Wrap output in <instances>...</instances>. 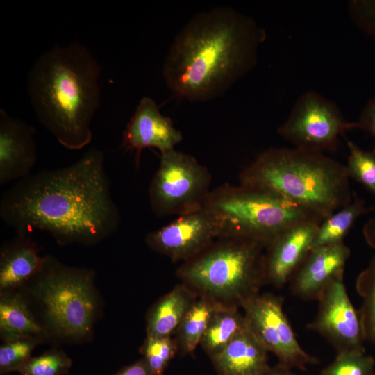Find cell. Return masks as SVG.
Listing matches in <instances>:
<instances>
[{
	"instance_id": "obj_1",
	"label": "cell",
	"mask_w": 375,
	"mask_h": 375,
	"mask_svg": "<svg viewBox=\"0 0 375 375\" xmlns=\"http://www.w3.org/2000/svg\"><path fill=\"white\" fill-rule=\"evenodd\" d=\"M0 217L17 233L45 231L63 245H92L109 237L121 215L111 195L104 153L92 148L70 165L16 181L2 193Z\"/></svg>"
},
{
	"instance_id": "obj_2",
	"label": "cell",
	"mask_w": 375,
	"mask_h": 375,
	"mask_svg": "<svg viewBox=\"0 0 375 375\" xmlns=\"http://www.w3.org/2000/svg\"><path fill=\"white\" fill-rule=\"evenodd\" d=\"M265 31L251 17L229 7L194 15L175 36L162 76L169 91L190 101L224 94L253 68Z\"/></svg>"
},
{
	"instance_id": "obj_3",
	"label": "cell",
	"mask_w": 375,
	"mask_h": 375,
	"mask_svg": "<svg viewBox=\"0 0 375 375\" xmlns=\"http://www.w3.org/2000/svg\"><path fill=\"white\" fill-rule=\"evenodd\" d=\"M99 75L97 60L78 42L42 53L30 70L28 90L35 115L68 149H81L92 140Z\"/></svg>"
},
{
	"instance_id": "obj_4",
	"label": "cell",
	"mask_w": 375,
	"mask_h": 375,
	"mask_svg": "<svg viewBox=\"0 0 375 375\" xmlns=\"http://www.w3.org/2000/svg\"><path fill=\"white\" fill-rule=\"evenodd\" d=\"M345 165L323 153L270 148L239 174L240 184L267 190L323 220L351 201Z\"/></svg>"
},
{
	"instance_id": "obj_5",
	"label": "cell",
	"mask_w": 375,
	"mask_h": 375,
	"mask_svg": "<svg viewBox=\"0 0 375 375\" xmlns=\"http://www.w3.org/2000/svg\"><path fill=\"white\" fill-rule=\"evenodd\" d=\"M266 244L234 238H217L177 270L183 283L222 303L242 305L267 282Z\"/></svg>"
},
{
	"instance_id": "obj_6",
	"label": "cell",
	"mask_w": 375,
	"mask_h": 375,
	"mask_svg": "<svg viewBox=\"0 0 375 375\" xmlns=\"http://www.w3.org/2000/svg\"><path fill=\"white\" fill-rule=\"evenodd\" d=\"M203 208L213 221L217 238H244L265 244L295 224L323 221L278 195L242 184H224L212 190Z\"/></svg>"
},
{
	"instance_id": "obj_7",
	"label": "cell",
	"mask_w": 375,
	"mask_h": 375,
	"mask_svg": "<svg viewBox=\"0 0 375 375\" xmlns=\"http://www.w3.org/2000/svg\"><path fill=\"white\" fill-rule=\"evenodd\" d=\"M37 275L36 292L52 329L65 337L85 336L96 312L92 272L67 267L46 257Z\"/></svg>"
},
{
	"instance_id": "obj_8",
	"label": "cell",
	"mask_w": 375,
	"mask_h": 375,
	"mask_svg": "<svg viewBox=\"0 0 375 375\" xmlns=\"http://www.w3.org/2000/svg\"><path fill=\"white\" fill-rule=\"evenodd\" d=\"M211 178L208 168L190 154L175 149L162 153L148 190L153 212L181 216L202 210Z\"/></svg>"
},
{
	"instance_id": "obj_9",
	"label": "cell",
	"mask_w": 375,
	"mask_h": 375,
	"mask_svg": "<svg viewBox=\"0 0 375 375\" xmlns=\"http://www.w3.org/2000/svg\"><path fill=\"white\" fill-rule=\"evenodd\" d=\"M352 129L354 122L347 121L334 102L310 90L297 99L277 132L294 148L323 153L336 150L340 136Z\"/></svg>"
},
{
	"instance_id": "obj_10",
	"label": "cell",
	"mask_w": 375,
	"mask_h": 375,
	"mask_svg": "<svg viewBox=\"0 0 375 375\" xmlns=\"http://www.w3.org/2000/svg\"><path fill=\"white\" fill-rule=\"evenodd\" d=\"M242 308L248 328L278 358L280 364L304 370L307 365L317 362L298 342L283 311L281 297L258 293Z\"/></svg>"
},
{
	"instance_id": "obj_11",
	"label": "cell",
	"mask_w": 375,
	"mask_h": 375,
	"mask_svg": "<svg viewBox=\"0 0 375 375\" xmlns=\"http://www.w3.org/2000/svg\"><path fill=\"white\" fill-rule=\"evenodd\" d=\"M317 300V316L307 328L324 336L338 353L365 352L366 339L360 313L347 294L344 274L331 281Z\"/></svg>"
},
{
	"instance_id": "obj_12",
	"label": "cell",
	"mask_w": 375,
	"mask_h": 375,
	"mask_svg": "<svg viewBox=\"0 0 375 375\" xmlns=\"http://www.w3.org/2000/svg\"><path fill=\"white\" fill-rule=\"evenodd\" d=\"M217 234L207 211L201 210L178 216L174 221L149 233L147 244L173 261L186 262L206 249Z\"/></svg>"
},
{
	"instance_id": "obj_13",
	"label": "cell",
	"mask_w": 375,
	"mask_h": 375,
	"mask_svg": "<svg viewBox=\"0 0 375 375\" xmlns=\"http://www.w3.org/2000/svg\"><path fill=\"white\" fill-rule=\"evenodd\" d=\"M320 221L292 225L274 236L265 247L267 282L281 288L302 264L311 247Z\"/></svg>"
},
{
	"instance_id": "obj_14",
	"label": "cell",
	"mask_w": 375,
	"mask_h": 375,
	"mask_svg": "<svg viewBox=\"0 0 375 375\" xmlns=\"http://www.w3.org/2000/svg\"><path fill=\"white\" fill-rule=\"evenodd\" d=\"M183 139L172 119L164 116L156 101L144 97L128 121L122 135V147L135 153L138 165L140 154L145 148L153 147L164 153L174 147Z\"/></svg>"
},
{
	"instance_id": "obj_15",
	"label": "cell",
	"mask_w": 375,
	"mask_h": 375,
	"mask_svg": "<svg viewBox=\"0 0 375 375\" xmlns=\"http://www.w3.org/2000/svg\"><path fill=\"white\" fill-rule=\"evenodd\" d=\"M35 129L0 110V185L31 174L37 160Z\"/></svg>"
},
{
	"instance_id": "obj_16",
	"label": "cell",
	"mask_w": 375,
	"mask_h": 375,
	"mask_svg": "<svg viewBox=\"0 0 375 375\" xmlns=\"http://www.w3.org/2000/svg\"><path fill=\"white\" fill-rule=\"evenodd\" d=\"M349 256L350 249L344 242L311 249L290 279L293 294L303 299H318L331 281L344 274Z\"/></svg>"
},
{
	"instance_id": "obj_17",
	"label": "cell",
	"mask_w": 375,
	"mask_h": 375,
	"mask_svg": "<svg viewBox=\"0 0 375 375\" xmlns=\"http://www.w3.org/2000/svg\"><path fill=\"white\" fill-rule=\"evenodd\" d=\"M268 352L246 324L211 360L218 375H263L269 368Z\"/></svg>"
},
{
	"instance_id": "obj_18",
	"label": "cell",
	"mask_w": 375,
	"mask_h": 375,
	"mask_svg": "<svg viewBox=\"0 0 375 375\" xmlns=\"http://www.w3.org/2000/svg\"><path fill=\"white\" fill-rule=\"evenodd\" d=\"M45 258L39 256L36 244L28 233H17L1 251L0 288L17 287L34 276L42 269Z\"/></svg>"
},
{
	"instance_id": "obj_19",
	"label": "cell",
	"mask_w": 375,
	"mask_h": 375,
	"mask_svg": "<svg viewBox=\"0 0 375 375\" xmlns=\"http://www.w3.org/2000/svg\"><path fill=\"white\" fill-rule=\"evenodd\" d=\"M196 299L192 289L185 283L175 286L150 310L147 320V337H171Z\"/></svg>"
},
{
	"instance_id": "obj_20",
	"label": "cell",
	"mask_w": 375,
	"mask_h": 375,
	"mask_svg": "<svg viewBox=\"0 0 375 375\" xmlns=\"http://www.w3.org/2000/svg\"><path fill=\"white\" fill-rule=\"evenodd\" d=\"M237 306L222 303L213 313L200 344L212 358L221 352L246 326Z\"/></svg>"
},
{
	"instance_id": "obj_21",
	"label": "cell",
	"mask_w": 375,
	"mask_h": 375,
	"mask_svg": "<svg viewBox=\"0 0 375 375\" xmlns=\"http://www.w3.org/2000/svg\"><path fill=\"white\" fill-rule=\"evenodd\" d=\"M0 332L6 341L35 338L42 328L17 294H3L0 300Z\"/></svg>"
},
{
	"instance_id": "obj_22",
	"label": "cell",
	"mask_w": 375,
	"mask_h": 375,
	"mask_svg": "<svg viewBox=\"0 0 375 375\" xmlns=\"http://www.w3.org/2000/svg\"><path fill=\"white\" fill-rule=\"evenodd\" d=\"M351 201L325 218L318 226L311 249L343 242L356 220L373 210L365 201L355 197ZM310 249V250H311Z\"/></svg>"
},
{
	"instance_id": "obj_23",
	"label": "cell",
	"mask_w": 375,
	"mask_h": 375,
	"mask_svg": "<svg viewBox=\"0 0 375 375\" xmlns=\"http://www.w3.org/2000/svg\"><path fill=\"white\" fill-rule=\"evenodd\" d=\"M221 304L204 295L196 299L176 331V342L182 354L192 353L200 344L213 313Z\"/></svg>"
},
{
	"instance_id": "obj_24",
	"label": "cell",
	"mask_w": 375,
	"mask_h": 375,
	"mask_svg": "<svg viewBox=\"0 0 375 375\" xmlns=\"http://www.w3.org/2000/svg\"><path fill=\"white\" fill-rule=\"evenodd\" d=\"M356 287L362 299L358 311L365 339L375 344V256L358 275Z\"/></svg>"
},
{
	"instance_id": "obj_25",
	"label": "cell",
	"mask_w": 375,
	"mask_h": 375,
	"mask_svg": "<svg viewBox=\"0 0 375 375\" xmlns=\"http://www.w3.org/2000/svg\"><path fill=\"white\" fill-rule=\"evenodd\" d=\"M347 144L349 156L345 166L349 177L375 196V151H365L351 140Z\"/></svg>"
},
{
	"instance_id": "obj_26",
	"label": "cell",
	"mask_w": 375,
	"mask_h": 375,
	"mask_svg": "<svg viewBox=\"0 0 375 375\" xmlns=\"http://www.w3.org/2000/svg\"><path fill=\"white\" fill-rule=\"evenodd\" d=\"M177 351V343L172 337H147L140 348L144 360L154 375H164Z\"/></svg>"
},
{
	"instance_id": "obj_27",
	"label": "cell",
	"mask_w": 375,
	"mask_h": 375,
	"mask_svg": "<svg viewBox=\"0 0 375 375\" xmlns=\"http://www.w3.org/2000/svg\"><path fill=\"white\" fill-rule=\"evenodd\" d=\"M374 364V358L365 352H340L321 375H373Z\"/></svg>"
},
{
	"instance_id": "obj_28",
	"label": "cell",
	"mask_w": 375,
	"mask_h": 375,
	"mask_svg": "<svg viewBox=\"0 0 375 375\" xmlns=\"http://www.w3.org/2000/svg\"><path fill=\"white\" fill-rule=\"evenodd\" d=\"M71 359L62 351L51 350L31 358L18 371L21 375H63L68 373Z\"/></svg>"
},
{
	"instance_id": "obj_29",
	"label": "cell",
	"mask_w": 375,
	"mask_h": 375,
	"mask_svg": "<svg viewBox=\"0 0 375 375\" xmlns=\"http://www.w3.org/2000/svg\"><path fill=\"white\" fill-rule=\"evenodd\" d=\"M37 344L33 338H20L6 341L0 347V372L1 374L19 369L31 358Z\"/></svg>"
},
{
	"instance_id": "obj_30",
	"label": "cell",
	"mask_w": 375,
	"mask_h": 375,
	"mask_svg": "<svg viewBox=\"0 0 375 375\" xmlns=\"http://www.w3.org/2000/svg\"><path fill=\"white\" fill-rule=\"evenodd\" d=\"M348 10L355 24L365 33L375 38V0H352Z\"/></svg>"
},
{
	"instance_id": "obj_31",
	"label": "cell",
	"mask_w": 375,
	"mask_h": 375,
	"mask_svg": "<svg viewBox=\"0 0 375 375\" xmlns=\"http://www.w3.org/2000/svg\"><path fill=\"white\" fill-rule=\"evenodd\" d=\"M354 129H361L368 132L375 142V96L366 104L358 121L354 122ZM375 151V146L373 149Z\"/></svg>"
},
{
	"instance_id": "obj_32",
	"label": "cell",
	"mask_w": 375,
	"mask_h": 375,
	"mask_svg": "<svg viewBox=\"0 0 375 375\" xmlns=\"http://www.w3.org/2000/svg\"><path fill=\"white\" fill-rule=\"evenodd\" d=\"M115 375H154L142 358L137 362L124 367Z\"/></svg>"
},
{
	"instance_id": "obj_33",
	"label": "cell",
	"mask_w": 375,
	"mask_h": 375,
	"mask_svg": "<svg viewBox=\"0 0 375 375\" xmlns=\"http://www.w3.org/2000/svg\"><path fill=\"white\" fill-rule=\"evenodd\" d=\"M363 235L367 243L375 249V218L366 223L363 228Z\"/></svg>"
},
{
	"instance_id": "obj_34",
	"label": "cell",
	"mask_w": 375,
	"mask_h": 375,
	"mask_svg": "<svg viewBox=\"0 0 375 375\" xmlns=\"http://www.w3.org/2000/svg\"><path fill=\"white\" fill-rule=\"evenodd\" d=\"M263 375H294L292 371L291 368L288 367L282 364L278 363V365L270 367Z\"/></svg>"
}]
</instances>
